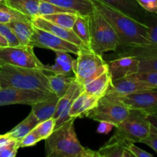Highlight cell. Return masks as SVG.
Instances as JSON below:
<instances>
[{
	"label": "cell",
	"mask_w": 157,
	"mask_h": 157,
	"mask_svg": "<svg viewBox=\"0 0 157 157\" xmlns=\"http://www.w3.org/2000/svg\"><path fill=\"white\" fill-rule=\"evenodd\" d=\"M6 46H9V44H8V41L2 35L0 34V48L2 47H6Z\"/></svg>",
	"instance_id": "obj_42"
},
{
	"label": "cell",
	"mask_w": 157,
	"mask_h": 157,
	"mask_svg": "<svg viewBox=\"0 0 157 157\" xmlns=\"http://www.w3.org/2000/svg\"><path fill=\"white\" fill-rule=\"evenodd\" d=\"M89 20H90V15H82L78 14L72 28L74 32L87 48L90 47Z\"/></svg>",
	"instance_id": "obj_26"
},
{
	"label": "cell",
	"mask_w": 157,
	"mask_h": 157,
	"mask_svg": "<svg viewBox=\"0 0 157 157\" xmlns=\"http://www.w3.org/2000/svg\"><path fill=\"white\" fill-rule=\"evenodd\" d=\"M130 110L116 95L110 92L100 98L98 104L87 115V117L98 122H107L117 127L128 117Z\"/></svg>",
	"instance_id": "obj_7"
},
{
	"label": "cell",
	"mask_w": 157,
	"mask_h": 157,
	"mask_svg": "<svg viewBox=\"0 0 157 157\" xmlns=\"http://www.w3.org/2000/svg\"><path fill=\"white\" fill-rule=\"evenodd\" d=\"M117 97L130 110H147L157 108V88Z\"/></svg>",
	"instance_id": "obj_12"
},
{
	"label": "cell",
	"mask_w": 157,
	"mask_h": 157,
	"mask_svg": "<svg viewBox=\"0 0 157 157\" xmlns=\"http://www.w3.org/2000/svg\"><path fill=\"white\" fill-rule=\"evenodd\" d=\"M19 149L18 141L10 140L8 142L0 145V157H15Z\"/></svg>",
	"instance_id": "obj_32"
},
{
	"label": "cell",
	"mask_w": 157,
	"mask_h": 157,
	"mask_svg": "<svg viewBox=\"0 0 157 157\" xmlns=\"http://www.w3.org/2000/svg\"><path fill=\"white\" fill-rule=\"evenodd\" d=\"M150 123L144 110H130L128 117L117 127L113 141L140 143L150 132Z\"/></svg>",
	"instance_id": "obj_5"
},
{
	"label": "cell",
	"mask_w": 157,
	"mask_h": 157,
	"mask_svg": "<svg viewBox=\"0 0 157 157\" xmlns=\"http://www.w3.org/2000/svg\"><path fill=\"white\" fill-rule=\"evenodd\" d=\"M7 25L13 31L21 45H30L29 42L35 28L31 20L13 21L7 23Z\"/></svg>",
	"instance_id": "obj_21"
},
{
	"label": "cell",
	"mask_w": 157,
	"mask_h": 157,
	"mask_svg": "<svg viewBox=\"0 0 157 157\" xmlns=\"http://www.w3.org/2000/svg\"><path fill=\"white\" fill-rule=\"evenodd\" d=\"M59 98L58 97L41 101L32 105V113L40 122L53 117Z\"/></svg>",
	"instance_id": "obj_22"
},
{
	"label": "cell",
	"mask_w": 157,
	"mask_h": 157,
	"mask_svg": "<svg viewBox=\"0 0 157 157\" xmlns=\"http://www.w3.org/2000/svg\"><path fill=\"white\" fill-rule=\"evenodd\" d=\"M61 12H72V13L78 14L75 11L60 7V6L52 4V3L48 2L43 1V0H40L39 1V6H38V15H39V16L61 13Z\"/></svg>",
	"instance_id": "obj_29"
},
{
	"label": "cell",
	"mask_w": 157,
	"mask_h": 157,
	"mask_svg": "<svg viewBox=\"0 0 157 157\" xmlns=\"http://www.w3.org/2000/svg\"><path fill=\"white\" fill-rule=\"evenodd\" d=\"M0 34L7 40L9 46L20 45L19 41L17 39L15 33L7 24L0 23Z\"/></svg>",
	"instance_id": "obj_33"
},
{
	"label": "cell",
	"mask_w": 157,
	"mask_h": 157,
	"mask_svg": "<svg viewBox=\"0 0 157 157\" xmlns=\"http://www.w3.org/2000/svg\"><path fill=\"white\" fill-rule=\"evenodd\" d=\"M56 97L52 92L29 89L4 87L0 88V106L11 104H26L33 105L36 103Z\"/></svg>",
	"instance_id": "obj_9"
},
{
	"label": "cell",
	"mask_w": 157,
	"mask_h": 157,
	"mask_svg": "<svg viewBox=\"0 0 157 157\" xmlns=\"http://www.w3.org/2000/svg\"><path fill=\"white\" fill-rule=\"evenodd\" d=\"M41 140V139L34 128L29 133H27L22 139L18 141V145H19V148L33 147Z\"/></svg>",
	"instance_id": "obj_34"
},
{
	"label": "cell",
	"mask_w": 157,
	"mask_h": 157,
	"mask_svg": "<svg viewBox=\"0 0 157 157\" xmlns=\"http://www.w3.org/2000/svg\"><path fill=\"white\" fill-rule=\"evenodd\" d=\"M55 129V120L53 117L49 118L46 121H41L35 127V130H36L41 140L47 139L53 133Z\"/></svg>",
	"instance_id": "obj_31"
},
{
	"label": "cell",
	"mask_w": 157,
	"mask_h": 157,
	"mask_svg": "<svg viewBox=\"0 0 157 157\" xmlns=\"http://www.w3.org/2000/svg\"><path fill=\"white\" fill-rule=\"evenodd\" d=\"M144 24L147 27L150 41L157 46V13L147 12Z\"/></svg>",
	"instance_id": "obj_30"
},
{
	"label": "cell",
	"mask_w": 157,
	"mask_h": 157,
	"mask_svg": "<svg viewBox=\"0 0 157 157\" xmlns=\"http://www.w3.org/2000/svg\"><path fill=\"white\" fill-rule=\"evenodd\" d=\"M2 1H3V0H0V2H2Z\"/></svg>",
	"instance_id": "obj_43"
},
{
	"label": "cell",
	"mask_w": 157,
	"mask_h": 157,
	"mask_svg": "<svg viewBox=\"0 0 157 157\" xmlns=\"http://www.w3.org/2000/svg\"><path fill=\"white\" fill-rule=\"evenodd\" d=\"M77 55L73 63V73L75 81L81 85H85L107 70L103 55H98L89 48H81Z\"/></svg>",
	"instance_id": "obj_6"
},
{
	"label": "cell",
	"mask_w": 157,
	"mask_h": 157,
	"mask_svg": "<svg viewBox=\"0 0 157 157\" xmlns=\"http://www.w3.org/2000/svg\"><path fill=\"white\" fill-rule=\"evenodd\" d=\"M154 88H157V85L141 81L133 75H131L127 78L111 81L107 91L116 96L122 97Z\"/></svg>",
	"instance_id": "obj_13"
},
{
	"label": "cell",
	"mask_w": 157,
	"mask_h": 157,
	"mask_svg": "<svg viewBox=\"0 0 157 157\" xmlns=\"http://www.w3.org/2000/svg\"><path fill=\"white\" fill-rule=\"evenodd\" d=\"M78 15V14L72 13V12H61V13L52 14V15H41V17L57 25L72 29Z\"/></svg>",
	"instance_id": "obj_27"
},
{
	"label": "cell",
	"mask_w": 157,
	"mask_h": 157,
	"mask_svg": "<svg viewBox=\"0 0 157 157\" xmlns=\"http://www.w3.org/2000/svg\"><path fill=\"white\" fill-rule=\"evenodd\" d=\"M140 143L151 147L157 153V130L153 127H150V132L148 136L143 140Z\"/></svg>",
	"instance_id": "obj_37"
},
{
	"label": "cell",
	"mask_w": 157,
	"mask_h": 157,
	"mask_svg": "<svg viewBox=\"0 0 157 157\" xmlns=\"http://www.w3.org/2000/svg\"><path fill=\"white\" fill-rule=\"evenodd\" d=\"M32 45L6 46L0 48V66L9 65L16 67L40 68L44 70L43 64L34 53Z\"/></svg>",
	"instance_id": "obj_8"
},
{
	"label": "cell",
	"mask_w": 157,
	"mask_h": 157,
	"mask_svg": "<svg viewBox=\"0 0 157 157\" xmlns=\"http://www.w3.org/2000/svg\"><path fill=\"white\" fill-rule=\"evenodd\" d=\"M89 27L90 50L99 55L117 50L119 44L117 35L110 23L96 9L90 15Z\"/></svg>",
	"instance_id": "obj_4"
},
{
	"label": "cell",
	"mask_w": 157,
	"mask_h": 157,
	"mask_svg": "<svg viewBox=\"0 0 157 157\" xmlns=\"http://www.w3.org/2000/svg\"><path fill=\"white\" fill-rule=\"evenodd\" d=\"M40 0H3L2 2L9 7L18 11L29 18H35L38 15Z\"/></svg>",
	"instance_id": "obj_23"
},
{
	"label": "cell",
	"mask_w": 157,
	"mask_h": 157,
	"mask_svg": "<svg viewBox=\"0 0 157 157\" xmlns=\"http://www.w3.org/2000/svg\"><path fill=\"white\" fill-rule=\"evenodd\" d=\"M110 83H111V79L109 75L108 70H107L99 76L84 85V91L90 94L101 98L107 93Z\"/></svg>",
	"instance_id": "obj_20"
},
{
	"label": "cell",
	"mask_w": 157,
	"mask_h": 157,
	"mask_svg": "<svg viewBox=\"0 0 157 157\" xmlns=\"http://www.w3.org/2000/svg\"><path fill=\"white\" fill-rule=\"evenodd\" d=\"M121 13L144 24L147 12L144 10L136 0H100Z\"/></svg>",
	"instance_id": "obj_15"
},
{
	"label": "cell",
	"mask_w": 157,
	"mask_h": 157,
	"mask_svg": "<svg viewBox=\"0 0 157 157\" xmlns=\"http://www.w3.org/2000/svg\"><path fill=\"white\" fill-rule=\"evenodd\" d=\"M133 76L141 81L157 85V71H139Z\"/></svg>",
	"instance_id": "obj_36"
},
{
	"label": "cell",
	"mask_w": 157,
	"mask_h": 157,
	"mask_svg": "<svg viewBox=\"0 0 157 157\" xmlns=\"http://www.w3.org/2000/svg\"><path fill=\"white\" fill-rule=\"evenodd\" d=\"M99 100L100 98L90 94L84 90L77 97L69 109V117L76 119L87 117V113L98 105Z\"/></svg>",
	"instance_id": "obj_16"
},
{
	"label": "cell",
	"mask_w": 157,
	"mask_h": 157,
	"mask_svg": "<svg viewBox=\"0 0 157 157\" xmlns=\"http://www.w3.org/2000/svg\"><path fill=\"white\" fill-rule=\"evenodd\" d=\"M127 148L129 151L133 155V156L136 157H153V156L150 153H147L145 150L139 148L136 146L134 145V143L129 142L127 145Z\"/></svg>",
	"instance_id": "obj_38"
},
{
	"label": "cell",
	"mask_w": 157,
	"mask_h": 157,
	"mask_svg": "<svg viewBox=\"0 0 157 157\" xmlns=\"http://www.w3.org/2000/svg\"><path fill=\"white\" fill-rule=\"evenodd\" d=\"M29 44L32 47L50 49L55 52H67L78 55L81 47L62 39L51 32L38 28H34V32Z\"/></svg>",
	"instance_id": "obj_10"
},
{
	"label": "cell",
	"mask_w": 157,
	"mask_h": 157,
	"mask_svg": "<svg viewBox=\"0 0 157 157\" xmlns=\"http://www.w3.org/2000/svg\"><path fill=\"white\" fill-rule=\"evenodd\" d=\"M48 81L52 92L60 98L68 90L71 83L75 81V77L61 75H48Z\"/></svg>",
	"instance_id": "obj_25"
},
{
	"label": "cell",
	"mask_w": 157,
	"mask_h": 157,
	"mask_svg": "<svg viewBox=\"0 0 157 157\" xmlns=\"http://www.w3.org/2000/svg\"><path fill=\"white\" fill-rule=\"evenodd\" d=\"M40 68L0 66V87H15L29 90L52 92L48 81V75Z\"/></svg>",
	"instance_id": "obj_3"
},
{
	"label": "cell",
	"mask_w": 157,
	"mask_h": 157,
	"mask_svg": "<svg viewBox=\"0 0 157 157\" xmlns=\"http://www.w3.org/2000/svg\"><path fill=\"white\" fill-rule=\"evenodd\" d=\"M95 9L106 18L117 35L118 57L133 56L139 60L157 55V46L150 41L147 27L121 13L100 0H90Z\"/></svg>",
	"instance_id": "obj_1"
},
{
	"label": "cell",
	"mask_w": 157,
	"mask_h": 157,
	"mask_svg": "<svg viewBox=\"0 0 157 157\" xmlns=\"http://www.w3.org/2000/svg\"><path fill=\"white\" fill-rule=\"evenodd\" d=\"M140 6L147 12L157 13V0H136Z\"/></svg>",
	"instance_id": "obj_39"
},
{
	"label": "cell",
	"mask_w": 157,
	"mask_h": 157,
	"mask_svg": "<svg viewBox=\"0 0 157 157\" xmlns=\"http://www.w3.org/2000/svg\"><path fill=\"white\" fill-rule=\"evenodd\" d=\"M75 59L67 52H56L55 63L53 65L44 66V71H50L54 75L71 76Z\"/></svg>",
	"instance_id": "obj_17"
},
{
	"label": "cell",
	"mask_w": 157,
	"mask_h": 157,
	"mask_svg": "<svg viewBox=\"0 0 157 157\" xmlns=\"http://www.w3.org/2000/svg\"><path fill=\"white\" fill-rule=\"evenodd\" d=\"M75 118L55 129L45 139L47 157H98L97 152L85 148L80 143L75 130Z\"/></svg>",
	"instance_id": "obj_2"
},
{
	"label": "cell",
	"mask_w": 157,
	"mask_h": 157,
	"mask_svg": "<svg viewBox=\"0 0 157 157\" xmlns=\"http://www.w3.org/2000/svg\"><path fill=\"white\" fill-rule=\"evenodd\" d=\"M140 71H157V55L140 60Z\"/></svg>",
	"instance_id": "obj_35"
},
{
	"label": "cell",
	"mask_w": 157,
	"mask_h": 157,
	"mask_svg": "<svg viewBox=\"0 0 157 157\" xmlns=\"http://www.w3.org/2000/svg\"><path fill=\"white\" fill-rule=\"evenodd\" d=\"M129 142L113 141L109 140L97 152L98 157H133V155L127 148Z\"/></svg>",
	"instance_id": "obj_18"
},
{
	"label": "cell",
	"mask_w": 157,
	"mask_h": 157,
	"mask_svg": "<svg viewBox=\"0 0 157 157\" xmlns=\"http://www.w3.org/2000/svg\"><path fill=\"white\" fill-rule=\"evenodd\" d=\"M54 5L74 10L79 15H90L95 8L90 0H43Z\"/></svg>",
	"instance_id": "obj_19"
},
{
	"label": "cell",
	"mask_w": 157,
	"mask_h": 157,
	"mask_svg": "<svg viewBox=\"0 0 157 157\" xmlns=\"http://www.w3.org/2000/svg\"><path fill=\"white\" fill-rule=\"evenodd\" d=\"M0 88H1V87H0Z\"/></svg>",
	"instance_id": "obj_44"
},
{
	"label": "cell",
	"mask_w": 157,
	"mask_h": 157,
	"mask_svg": "<svg viewBox=\"0 0 157 157\" xmlns=\"http://www.w3.org/2000/svg\"><path fill=\"white\" fill-rule=\"evenodd\" d=\"M31 20L27 15L9 7L2 2H0V23H7L13 21H28Z\"/></svg>",
	"instance_id": "obj_28"
},
{
	"label": "cell",
	"mask_w": 157,
	"mask_h": 157,
	"mask_svg": "<svg viewBox=\"0 0 157 157\" xmlns=\"http://www.w3.org/2000/svg\"><path fill=\"white\" fill-rule=\"evenodd\" d=\"M107 64L111 81L127 78L140 71V60L133 56L118 57Z\"/></svg>",
	"instance_id": "obj_11"
},
{
	"label": "cell",
	"mask_w": 157,
	"mask_h": 157,
	"mask_svg": "<svg viewBox=\"0 0 157 157\" xmlns=\"http://www.w3.org/2000/svg\"><path fill=\"white\" fill-rule=\"evenodd\" d=\"M144 111L147 114V120L150 123V125L157 130V108L144 110Z\"/></svg>",
	"instance_id": "obj_40"
},
{
	"label": "cell",
	"mask_w": 157,
	"mask_h": 157,
	"mask_svg": "<svg viewBox=\"0 0 157 157\" xmlns=\"http://www.w3.org/2000/svg\"><path fill=\"white\" fill-rule=\"evenodd\" d=\"M31 21H32V25L35 27L51 32V33L54 34L56 36L59 37V38H62L64 40H66L67 41H70V42L73 43V44H76V45L79 46L81 48L87 47L83 43V41L77 36L76 34L74 32L72 29H66V28L57 25L53 24V23L50 22L48 20L44 19L41 16H37L35 18H32Z\"/></svg>",
	"instance_id": "obj_14"
},
{
	"label": "cell",
	"mask_w": 157,
	"mask_h": 157,
	"mask_svg": "<svg viewBox=\"0 0 157 157\" xmlns=\"http://www.w3.org/2000/svg\"><path fill=\"white\" fill-rule=\"evenodd\" d=\"M114 127V126L113 124H110V123L107 122H100L99 127H98V133H103V134H107L108 133H110L112 130V129Z\"/></svg>",
	"instance_id": "obj_41"
},
{
	"label": "cell",
	"mask_w": 157,
	"mask_h": 157,
	"mask_svg": "<svg viewBox=\"0 0 157 157\" xmlns=\"http://www.w3.org/2000/svg\"><path fill=\"white\" fill-rule=\"evenodd\" d=\"M38 124H39V121L35 117V115L31 112L24 121H21L16 127H14L12 130L6 133V134L9 136L11 139L19 141L31 130H33Z\"/></svg>",
	"instance_id": "obj_24"
}]
</instances>
